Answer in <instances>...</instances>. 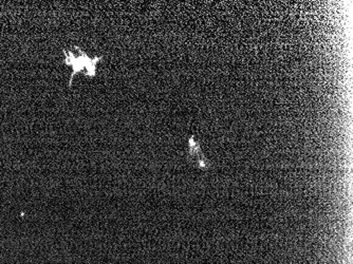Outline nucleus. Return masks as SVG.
I'll return each mask as SVG.
<instances>
[{"instance_id": "nucleus-1", "label": "nucleus", "mask_w": 353, "mask_h": 264, "mask_svg": "<svg viewBox=\"0 0 353 264\" xmlns=\"http://www.w3.org/2000/svg\"><path fill=\"white\" fill-rule=\"evenodd\" d=\"M64 63L67 67H71L72 73L69 78V88H72L74 77L78 74H84L88 78L96 76L97 65L103 57H89L78 45H74L73 50H64Z\"/></svg>"}]
</instances>
